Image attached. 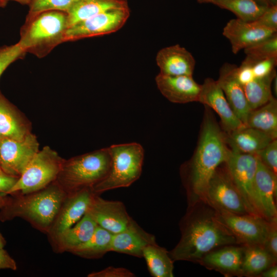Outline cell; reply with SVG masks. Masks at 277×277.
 I'll list each match as a JSON object with an SVG mask.
<instances>
[{
    "instance_id": "6da1fadb",
    "label": "cell",
    "mask_w": 277,
    "mask_h": 277,
    "mask_svg": "<svg viewBox=\"0 0 277 277\" xmlns=\"http://www.w3.org/2000/svg\"><path fill=\"white\" fill-rule=\"evenodd\" d=\"M179 225L180 240L169 251L174 262L199 263L204 255L216 248L239 245L234 235L216 219L215 209L203 201L188 206Z\"/></svg>"
},
{
    "instance_id": "7a4b0ae2",
    "label": "cell",
    "mask_w": 277,
    "mask_h": 277,
    "mask_svg": "<svg viewBox=\"0 0 277 277\" xmlns=\"http://www.w3.org/2000/svg\"><path fill=\"white\" fill-rule=\"evenodd\" d=\"M230 151L226 134L214 119L207 114L196 150L192 159L181 167L188 206L204 202L211 177L217 167L226 162Z\"/></svg>"
},
{
    "instance_id": "3957f363",
    "label": "cell",
    "mask_w": 277,
    "mask_h": 277,
    "mask_svg": "<svg viewBox=\"0 0 277 277\" xmlns=\"http://www.w3.org/2000/svg\"><path fill=\"white\" fill-rule=\"evenodd\" d=\"M67 193L55 181L47 187L25 194H7L0 209V220L20 217L47 234Z\"/></svg>"
},
{
    "instance_id": "277c9868",
    "label": "cell",
    "mask_w": 277,
    "mask_h": 277,
    "mask_svg": "<svg viewBox=\"0 0 277 277\" xmlns=\"http://www.w3.org/2000/svg\"><path fill=\"white\" fill-rule=\"evenodd\" d=\"M68 27V14L65 12L47 11L27 15L20 30L18 42L26 53L43 58L65 43Z\"/></svg>"
},
{
    "instance_id": "5b68a950",
    "label": "cell",
    "mask_w": 277,
    "mask_h": 277,
    "mask_svg": "<svg viewBox=\"0 0 277 277\" xmlns=\"http://www.w3.org/2000/svg\"><path fill=\"white\" fill-rule=\"evenodd\" d=\"M111 165L108 147L64 160L56 180L67 193L92 188L108 175Z\"/></svg>"
},
{
    "instance_id": "8992f818",
    "label": "cell",
    "mask_w": 277,
    "mask_h": 277,
    "mask_svg": "<svg viewBox=\"0 0 277 277\" xmlns=\"http://www.w3.org/2000/svg\"><path fill=\"white\" fill-rule=\"evenodd\" d=\"M108 148L111 157V168L107 177L91 188L95 195L128 187L138 180L142 173L144 150L140 144L113 145Z\"/></svg>"
},
{
    "instance_id": "52a82bcc",
    "label": "cell",
    "mask_w": 277,
    "mask_h": 277,
    "mask_svg": "<svg viewBox=\"0 0 277 277\" xmlns=\"http://www.w3.org/2000/svg\"><path fill=\"white\" fill-rule=\"evenodd\" d=\"M65 159L49 146L37 152L7 194H25L39 190L56 181Z\"/></svg>"
},
{
    "instance_id": "ba28073f",
    "label": "cell",
    "mask_w": 277,
    "mask_h": 277,
    "mask_svg": "<svg viewBox=\"0 0 277 277\" xmlns=\"http://www.w3.org/2000/svg\"><path fill=\"white\" fill-rule=\"evenodd\" d=\"M204 202L215 210L238 214H249L225 163L217 167L211 177Z\"/></svg>"
},
{
    "instance_id": "9c48e42d",
    "label": "cell",
    "mask_w": 277,
    "mask_h": 277,
    "mask_svg": "<svg viewBox=\"0 0 277 277\" xmlns=\"http://www.w3.org/2000/svg\"><path fill=\"white\" fill-rule=\"evenodd\" d=\"M258 161L256 154L243 153L230 149L225 163L249 213L261 216L258 209L254 189Z\"/></svg>"
},
{
    "instance_id": "30bf717a",
    "label": "cell",
    "mask_w": 277,
    "mask_h": 277,
    "mask_svg": "<svg viewBox=\"0 0 277 277\" xmlns=\"http://www.w3.org/2000/svg\"><path fill=\"white\" fill-rule=\"evenodd\" d=\"M216 219L242 245H263L272 223L251 214H238L215 210Z\"/></svg>"
},
{
    "instance_id": "8fae6325",
    "label": "cell",
    "mask_w": 277,
    "mask_h": 277,
    "mask_svg": "<svg viewBox=\"0 0 277 277\" xmlns=\"http://www.w3.org/2000/svg\"><path fill=\"white\" fill-rule=\"evenodd\" d=\"M130 15L129 7L111 9L96 14L68 27L65 42L115 32L123 27Z\"/></svg>"
},
{
    "instance_id": "7c38bea8",
    "label": "cell",
    "mask_w": 277,
    "mask_h": 277,
    "mask_svg": "<svg viewBox=\"0 0 277 277\" xmlns=\"http://www.w3.org/2000/svg\"><path fill=\"white\" fill-rule=\"evenodd\" d=\"M38 151L39 143L31 132L22 140L0 138V168L18 177Z\"/></svg>"
},
{
    "instance_id": "4fadbf2b",
    "label": "cell",
    "mask_w": 277,
    "mask_h": 277,
    "mask_svg": "<svg viewBox=\"0 0 277 277\" xmlns=\"http://www.w3.org/2000/svg\"><path fill=\"white\" fill-rule=\"evenodd\" d=\"M94 194L91 188L67 194L47 233L51 242L83 216Z\"/></svg>"
},
{
    "instance_id": "5bb4252c",
    "label": "cell",
    "mask_w": 277,
    "mask_h": 277,
    "mask_svg": "<svg viewBox=\"0 0 277 277\" xmlns=\"http://www.w3.org/2000/svg\"><path fill=\"white\" fill-rule=\"evenodd\" d=\"M97 226L114 234L123 231L132 218L124 203L118 201L105 200L94 194L86 211Z\"/></svg>"
},
{
    "instance_id": "9a60e30c",
    "label": "cell",
    "mask_w": 277,
    "mask_h": 277,
    "mask_svg": "<svg viewBox=\"0 0 277 277\" xmlns=\"http://www.w3.org/2000/svg\"><path fill=\"white\" fill-rule=\"evenodd\" d=\"M254 189L258 209L261 216L269 222H277V175L263 164L259 159L255 175Z\"/></svg>"
},
{
    "instance_id": "2e32d148",
    "label": "cell",
    "mask_w": 277,
    "mask_h": 277,
    "mask_svg": "<svg viewBox=\"0 0 277 277\" xmlns=\"http://www.w3.org/2000/svg\"><path fill=\"white\" fill-rule=\"evenodd\" d=\"M199 102L219 115L227 132L245 126L232 110L217 81L210 77L204 80L201 84Z\"/></svg>"
},
{
    "instance_id": "e0dca14e",
    "label": "cell",
    "mask_w": 277,
    "mask_h": 277,
    "mask_svg": "<svg viewBox=\"0 0 277 277\" xmlns=\"http://www.w3.org/2000/svg\"><path fill=\"white\" fill-rule=\"evenodd\" d=\"M276 32L255 22H245L236 18L227 23L222 33L229 41L233 53L237 54Z\"/></svg>"
},
{
    "instance_id": "ac0fdd59",
    "label": "cell",
    "mask_w": 277,
    "mask_h": 277,
    "mask_svg": "<svg viewBox=\"0 0 277 277\" xmlns=\"http://www.w3.org/2000/svg\"><path fill=\"white\" fill-rule=\"evenodd\" d=\"M244 251V246L242 245L223 246L206 254L199 263L225 276H242Z\"/></svg>"
},
{
    "instance_id": "d6986e66",
    "label": "cell",
    "mask_w": 277,
    "mask_h": 277,
    "mask_svg": "<svg viewBox=\"0 0 277 277\" xmlns=\"http://www.w3.org/2000/svg\"><path fill=\"white\" fill-rule=\"evenodd\" d=\"M162 94L171 102L185 104L199 102L201 85L192 76H168L159 73L155 78Z\"/></svg>"
},
{
    "instance_id": "ffe728a7",
    "label": "cell",
    "mask_w": 277,
    "mask_h": 277,
    "mask_svg": "<svg viewBox=\"0 0 277 277\" xmlns=\"http://www.w3.org/2000/svg\"><path fill=\"white\" fill-rule=\"evenodd\" d=\"M237 66L225 63L221 67L217 81L232 110L245 126L251 110L246 98L243 86L236 76Z\"/></svg>"
},
{
    "instance_id": "44dd1931",
    "label": "cell",
    "mask_w": 277,
    "mask_h": 277,
    "mask_svg": "<svg viewBox=\"0 0 277 277\" xmlns=\"http://www.w3.org/2000/svg\"><path fill=\"white\" fill-rule=\"evenodd\" d=\"M156 243L155 236L144 230L132 219L125 229L112 235L111 251L142 258L144 248Z\"/></svg>"
},
{
    "instance_id": "7402d4cb",
    "label": "cell",
    "mask_w": 277,
    "mask_h": 277,
    "mask_svg": "<svg viewBox=\"0 0 277 277\" xmlns=\"http://www.w3.org/2000/svg\"><path fill=\"white\" fill-rule=\"evenodd\" d=\"M155 60L159 73L168 76H192L196 63L192 54L179 44L160 50Z\"/></svg>"
},
{
    "instance_id": "603a6c76",
    "label": "cell",
    "mask_w": 277,
    "mask_h": 277,
    "mask_svg": "<svg viewBox=\"0 0 277 277\" xmlns=\"http://www.w3.org/2000/svg\"><path fill=\"white\" fill-rule=\"evenodd\" d=\"M226 136L231 150L254 154H256L274 140L263 131L246 126L228 132Z\"/></svg>"
},
{
    "instance_id": "cb8c5ba5",
    "label": "cell",
    "mask_w": 277,
    "mask_h": 277,
    "mask_svg": "<svg viewBox=\"0 0 277 277\" xmlns=\"http://www.w3.org/2000/svg\"><path fill=\"white\" fill-rule=\"evenodd\" d=\"M97 224L87 213L74 225L61 233L52 242L57 252H69L87 242L93 235Z\"/></svg>"
},
{
    "instance_id": "d4e9b609",
    "label": "cell",
    "mask_w": 277,
    "mask_h": 277,
    "mask_svg": "<svg viewBox=\"0 0 277 277\" xmlns=\"http://www.w3.org/2000/svg\"><path fill=\"white\" fill-rule=\"evenodd\" d=\"M30 133L26 119L0 91V138L22 140Z\"/></svg>"
},
{
    "instance_id": "484cf974",
    "label": "cell",
    "mask_w": 277,
    "mask_h": 277,
    "mask_svg": "<svg viewBox=\"0 0 277 277\" xmlns=\"http://www.w3.org/2000/svg\"><path fill=\"white\" fill-rule=\"evenodd\" d=\"M128 7V0H78L67 13L68 27L107 10Z\"/></svg>"
},
{
    "instance_id": "4316f807",
    "label": "cell",
    "mask_w": 277,
    "mask_h": 277,
    "mask_svg": "<svg viewBox=\"0 0 277 277\" xmlns=\"http://www.w3.org/2000/svg\"><path fill=\"white\" fill-rule=\"evenodd\" d=\"M244 246L242 276L256 277L268 267L275 265V259L262 245Z\"/></svg>"
},
{
    "instance_id": "83f0119b",
    "label": "cell",
    "mask_w": 277,
    "mask_h": 277,
    "mask_svg": "<svg viewBox=\"0 0 277 277\" xmlns=\"http://www.w3.org/2000/svg\"><path fill=\"white\" fill-rule=\"evenodd\" d=\"M246 126L263 131L274 139L277 137V101L273 96L265 105L251 110Z\"/></svg>"
},
{
    "instance_id": "f1b7e54d",
    "label": "cell",
    "mask_w": 277,
    "mask_h": 277,
    "mask_svg": "<svg viewBox=\"0 0 277 277\" xmlns=\"http://www.w3.org/2000/svg\"><path fill=\"white\" fill-rule=\"evenodd\" d=\"M146 265L151 276L173 277V262L169 251L157 243L146 247L143 252Z\"/></svg>"
},
{
    "instance_id": "f546056e",
    "label": "cell",
    "mask_w": 277,
    "mask_h": 277,
    "mask_svg": "<svg viewBox=\"0 0 277 277\" xmlns=\"http://www.w3.org/2000/svg\"><path fill=\"white\" fill-rule=\"evenodd\" d=\"M112 234L97 226L92 236L85 243L70 251L73 254L88 259L102 258L111 251Z\"/></svg>"
},
{
    "instance_id": "4dcf8cb0",
    "label": "cell",
    "mask_w": 277,
    "mask_h": 277,
    "mask_svg": "<svg viewBox=\"0 0 277 277\" xmlns=\"http://www.w3.org/2000/svg\"><path fill=\"white\" fill-rule=\"evenodd\" d=\"M276 76L275 70L267 76L255 77L243 86L245 95L251 110L265 105L273 97L271 84Z\"/></svg>"
},
{
    "instance_id": "1f68e13d",
    "label": "cell",
    "mask_w": 277,
    "mask_h": 277,
    "mask_svg": "<svg viewBox=\"0 0 277 277\" xmlns=\"http://www.w3.org/2000/svg\"><path fill=\"white\" fill-rule=\"evenodd\" d=\"M211 4L231 11L238 18L248 22L256 20L268 7L255 0H213Z\"/></svg>"
},
{
    "instance_id": "d6a6232c",
    "label": "cell",
    "mask_w": 277,
    "mask_h": 277,
    "mask_svg": "<svg viewBox=\"0 0 277 277\" xmlns=\"http://www.w3.org/2000/svg\"><path fill=\"white\" fill-rule=\"evenodd\" d=\"M246 58L256 62L267 58L277 57V32L244 49Z\"/></svg>"
},
{
    "instance_id": "836d02e7",
    "label": "cell",
    "mask_w": 277,
    "mask_h": 277,
    "mask_svg": "<svg viewBox=\"0 0 277 277\" xmlns=\"http://www.w3.org/2000/svg\"><path fill=\"white\" fill-rule=\"evenodd\" d=\"M78 0H31L27 15L47 11H61L68 13Z\"/></svg>"
},
{
    "instance_id": "e575fe53",
    "label": "cell",
    "mask_w": 277,
    "mask_h": 277,
    "mask_svg": "<svg viewBox=\"0 0 277 277\" xmlns=\"http://www.w3.org/2000/svg\"><path fill=\"white\" fill-rule=\"evenodd\" d=\"M26 53L18 42L11 45L0 47V77L12 63L22 58Z\"/></svg>"
},
{
    "instance_id": "d590c367",
    "label": "cell",
    "mask_w": 277,
    "mask_h": 277,
    "mask_svg": "<svg viewBox=\"0 0 277 277\" xmlns=\"http://www.w3.org/2000/svg\"><path fill=\"white\" fill-rule=\"evenodd\" d=\"M256 155L261 162L277 175V140H272Z\"/></svg>"
},
{
    "instance_id": "8d00e7d4",
    "label": "cell",
    "mask_w": 277,
    "mask_h": 277,
    "mask_svg": "<svg viewBox=\"0 0 277 277\" xmlns=\"http://www.w3.org/2000/svg\"><path fill=\"white\" fill-rule=\"evenodd\" d=\"M277 57H272L254 62L252 71L254 78L267 76L275 70Z\"/></svg>"
},
{
    "instance_id": "74e56055",
    "label": "cell",
    "mask_w": 277,
    "mask_h": 277,
    "mask_svg": "<svg viewBox=\"0 0 277 277\" xmlns=\"http://www.w3.org/2000/svg\"><path fill=\"white\" fill-rule=\"evenodd\" d=\"M254 22L262 26L277 31V5L267 7Z\"/></svg>"
},
{
    "instance_id": "f35d334b",
    "label": "cell",
    "mask_w": 277,
    "mask_h": 277,
    "mask_svg": "<svg viewBox=\"0 0 277 277\" xmlns=\"http://www.w3.org/2000/svg\"><path fill=\"white\" fill-rule=\"evenodd\" d=\"M88 277H134L135 275L129 270L123 267H108L98 271L92 272Z\"/></svg>"
},
{
    "instance_id": "ab89813d",
    "label": "cell",
    "mask_w": 277,
    "mask_h": 277,
    "mask_svg": "<svg viewBox=\"0 0 277 277\" xmlns=\"http://www.w3.org/2000/svg\"><path fill=\"white\" fill-rule=\"evenodd\" d=\"M253 63L245 58L241 65L236 68V78L243 87L254 78L252 71Z\"/></svg>"
},
{
    "instance_id": "60d3db41",
    "label": "cell",
    "mask_w": 277,
    "mask_h": 277,
    "mask_svg": "<svg viewBox=\"0 0 277 277\" xmlns=\"http://www.w3.org/2000/svg\"><path fill=\"white\" fill-rule=\"evenodd\" d=\"M263 246L268 253L277 260V222L272 223Z\"/></svg>"
},
{
    "instance_id": "b9f144b4",
    "label": "cell",
    "mask_w": 277,
    "mask_h": 277,
    "mask_svg": "<svg viewBox=\"0 0 277 277\" xmlns=\"http://www.w3.org/2000/svg\"><path fill=\"white\" fill-rule=\"evenodd\" d=\"M18 177L6 173L0 168V193L7 195Z\"/></svg>"
},
{
    "instance_id": "7bdbcfd3",
    "label": "cell",
    "mask_w": 277,
    "mask_h": 277,
    "mask_svg": "<svg viewBox=\"0 0 277 277\" xmlns=\"http://www.w3.org/2000/svg\"><path fill=\"white\" fill-rule=\"evenodd\" d=\"M16 270L17 265L14 260L2 248H0V270Z\"/></svg>"
},
{
    "instance_id": "ee69618b",
    "label": "cell",
    "mask_w": 277,
    "mask_h": 277,
    "mask_svg": "<svg viewBox=\"0 0 277 277\" xmlns=\"http://www.w3.org/2000/svg\"><path fill=\"white\" fill-rule=\"evenodd\" d=\"M259 277H276V265L271 266L263 271L259 276Z\"/></svg>"
},
{
    "instance_id": "f6af8a7d",
    "label": "cell",
    "mask_w": 277,
    "mask_h": 277,
    "mask_svg": "<svg viewBox=\"0 0 277 277\" xmlns=\"http://www.w3.org/2000/svg\"><path fill=\"white\" fill-rule=\"evenodd\" d=\"M259 3L266 6L270 7L277 5V0H255Z\"/></svg>"
},
{
    "instance_id": "bcb514c9",
    "label": "cell",
    "mask_w": 277,
    "mask_h": 277,
    "mask_svg": "<svg viewBox=\"0 0 277 277\" xmlns=\"http://www.w3.org/2000/svg\"><path fill=\"white\" fill-rule=\"evenodd\" d=\"M7 195L0 193V209L4 205L6 201Z\"/></svg>"
},
{
    "instance_id": "7dc6e473",
    "label": "cell",
    "mask_w": 277,
    "mask_h": 277,
    "mask_svg": "<svg viewBox=\"0 0 277 277\" xmlns=\"http://www.w3.org/2000/svg\"><path fill=\"white\" fill-rule=\"evenodd\" d=\"M7 2L11 1L17 2L21 5H28L29 4L31 0H5Z\"/></svg>"
},
{
    "instance_id": "c3c4849f",
    "label": "cell",
    "mask_w": 277,
    "mask_h": 277,
    "mask_svg": "<svg viewBox=\"0 0 277 277\" xmlns=\"http://www.w3.org/2000/svg\"><path fill=\"white\" fill-rule=\"evenodd\" d=\"M6 244V241L0 232V248H3Z\"/></svg>"
},
{
    "instance_id": "681fc988",
    "label": "cell",
    "mask_w": 277,
    "mask_h": 277,
    "mask_svg": "<svg viewBox=\"0 0 277 277\" xmlns=\"http://www.w3.org/2000/svg\"><path fill=\"white\" fill-rule=\"evenodd\" d=\"M213 0H197L198 3L200 4H207L211 3Z\"/></svg>"
}]
</instances>
